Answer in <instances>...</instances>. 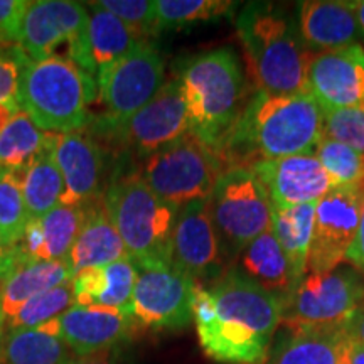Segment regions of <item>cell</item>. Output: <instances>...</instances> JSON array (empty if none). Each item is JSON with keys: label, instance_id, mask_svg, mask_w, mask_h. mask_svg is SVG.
I'll return each mask as SVG.
<instances>
[{"label": "cell", "instance_id": "6da1fadb", "mask_svg": "<svg viewBox=\"0 0 364 364\" xmlns=\"http://www.w3.org/2000/svg\"><path fill=\"white\" fill-rule=\"evenodd\" d=\"M193 321L199 344L223 364H263L282 321L275 295L233 268L215 284L196 287Z\"/></svg>", "mask_w": 364, "mask_h": 364}, {"label": "cell", "instance_id": "7a4b0ae2", "mask_svg": "<svg viewBox=\"0 0 364 364\" xmlns=\"http://www.w3.org/2000/svg\"><path fill=\"white\" fill-rule=\"evenodd\" d=\"M322 110L311 93L268 95L255 91L223 145L226 169L250 167L299 154H311L321 142Z\"/></svg>", "mask_w": 364, "mask_h": 364}, {"label": "cell", "instance_id": "3957f363", "mask_svg": "<svg viewBox=\"0 0 364 364\" xmlns=\"http://www.w3.org/2000/svg\"><path fill=\"white\" fill-rule=\"evenodd\" d=\"M235 24L258 91L307 93V70L314 54L300 38L292 14L280 4L248 2L240 9Z\"/></svg>", "mask_w": 364, "mask_h": 364}, {"label": "cell", "instance_id": "277c9868", "mask_svg": "<svg viewBox=\"0 0 364 364\" xmlns=\"http://www.w3.org/2000/svg\"><path fill=\"white\" fill-rule=\"evenodd\" d=\"M176 80L184 95L191 134L220 156L250 98L238 56L230 48L196 54L181 63Z\"/></svg>", "mask_w": 364, "mask_h": 364}, {"label": "cell", "instance_id": "5b68a950", "mask_svg": "<svg viewBox=\"0 0 364 364\" xmlns=\"http://www.w3.org/2000/svg\"><path fill=\"white\" fill-rule=\"evenodd\" d=\"M98 98L97 80L70 56L29 59L22 71L21 108L44 132L71 134L88 124V108Z\"/></svg>", "mask_w": 364, "mask_h": 364}, {"label": "cell", "instance_id": "8992f818", "mask_svg": "<svg viewBox=\"0 0 364 364\" xmlns=\"http://www.w3.org/2000/svg\"><path fill=\"white\" fill-rule=\"evenodd\" d=\"M103 203L136 267H171L179 208L159 199L136 172L115 177Z\"/></svg>", "mask_w": 364, "mask_h": 364}, {"label": "cell", "instance_id": "52a82bcc", "mask_svg": "<svg viewBox=\"0 0 364 364\" xmlns=\"http://www.w3.org/2000/svg\"><path fill=\"white\" fill-rule=\"evenodd\" d=\"M209 216L226 265L250 241L272 230L273 204L252 169H226L208 198Z\"/></svg>", "mask_w": 364, "mask_h": 364}, {"label": "cell", "instance_id": "ba28073f", "mask_svg": "<svg viewBox=\"0 0 364 364\" xmlns=\"http://www.w3.org/2000/svg\"><path fill=\"white\" fill-rule=\"evenodd\" d=\"M223 172L220 156L189 132L145 157L136 174L159 199L182 208L208 199Z\"/></svg>", "mask_w": 364, "mask_h": 364}, {"label": "cell", "instance_id": "9c48e42d", "mask_svg": "<svg viewBox=\"0 0 364 364\" xmlns=\"http://www.w3.org/2000/svg\"><path fill=\"white\" fill-rule=\"evenodd\" d=\"M364 302V275L341 263L327 273H306L282 300L284 329L348 327Z\"/></svg>", "mask_w": 364, "mask_h": 364}, {"label": "cell", "instance_id": "30bf717a", "mask_svg": "<svg viewBox=\"0 0 364 364\" xmlns=\"http://www.w3.org/2000/svg\"><path fill=\"white\" fill-rule=\"evenodd\" d=\"M98 100L105 117L97 129H112L145 107L166 83V61L150 41L136 44L98 76Z\"/></svg>", "mask_w": 364, "mask_h": 364}, {"label": "cell", "instance_id": "8fae6325", "mask_svg": "<svg viewBox=\"0 0 364 364\" xmlns=\"http://www.w3.org/2000/svg\"><path fill=\"white\" fill-rule=\"evenodd\" d=\"M132 318L139 329H182L193 321L196 282L172 267H136Z\"/></svg>", "mask_w": 364, "mask_h": 364}, {"label": "cell", "instance_id": "7c38bea8", "mask_svg": "<svg viewBox=\"0 0 364 364\" xmlns=\"http://www.w3.org/2000/svg\"><path fill=\"white\" fill-rule=\"evenodd\" d=\"M364 209V188H334L317 201L307 272L327 273L346 262Z\"/></svg>", "mask_w": 364, "mask_h": 364}, {"label": "cell", "instance_id": "4fadbf2b", "mask_svg": "<svg viewBox=\"0 0 364 364\" xmlns=\"http://www.w3.org/2000/svg\"><path fill=\"white\" fill-rule=\"evenodd\" d=\"M140 157H149L167 144L189 134V117L184 95L176 78L162 85L156 97L124 124L100 129Z\"/></svg>", "mask_w": 364, "mask_h": 364}, {"label": "cell", "instance_id": "5bb4252c", "mask_svg": "<svg viewBox=\"0 0 364 364\" xmlns=\"http://www.w3.org/2000/svg\"><path fill=\"white\" fill-rule=\"evenodd\" d=\"M171 267L201 287L215 284L228 272L209 216L208 199L179 208L172 235Z\"/></svg>", "mask_w": 364, "mask_h": 364}, {"label": "cell", "instance_id": "9a60e30c", "mask_svg": "<svg viewBox=\"0 0 364 364\" xmlns=\"http://www.w3.org/2000/svg\"><path fill=\"white\" fill-rule=\"evenodd\" d=\"M88 19L86 4L71 0L29 2L21 24V49L29 59L51 56L61 44H68L70 51L83 41Z\"/></svg>", "mask_w": 364, "mask_h": 364}, {"label": "cell", "instance_id": "2e32d148", "mask_svg": "<svg viewBox=\"0 0 364 364\" xmlns=\"http://www.w3.org/2000/svg\"><path fill=\"white\" fill-rule=\"evenodd\" d=\"M307 93L322 112L364 103V49L361 44L314 54L307 70Z\"/></svg>", "mask_w": 364, "mask_h": 364}, {"label": "cell", "instance_id": "e0dca14e", "mask_svg": "<svg viewBox=\"0 0 364 364\" xmlns=\"http://www.w3.org/2000/svg\"><path fill=\"white\" fill-rule=\"evenodd\" d=\"M63 339L76 356L115 349L139 331L130 316L108 309L75 306L61 317L38 327Z\"/></svg>", "mask_w": 364, "mask_h": 364}, {"label": "cell", "instance_id": "ac0fdd59", "mask_svg": "<svg viewBox=\"0 0 364 364\" xmlns=\"http://www.w3.org/2000/svg\"><path fill=\"white\" fill-rule=\"evenodd\" d=\"M250 169L267 189L273 209L317 203L332 189L329 176L314 152L263 161Z\"/></svg>", "mask_w": 364, "mask_h": 364}, {"label": "cell", "instance_id": "d6986e66", "mask_svg": "<svg viewBox=\"0 0 364 364\" xmlns=\"http://www.w3.org/2000/svg\"><path fill=\"white\" fill-rule=\"evenodd\" d=\"M53 154L65 182L63 206L86 209L102 201L105 159L93 139L80 132L58 135Z\"/></svg>", "mask_w": 364, "mask_h": 364}, {"label": "cell", "instance_id": "ffe728a7", "mask_svg": "<svg viewBox=\"0 0 364 364\" xmlns=\"http://www.w3.org/2000/svg\"><path fill=\"white\" fill-rule=\"evenodd\" d=\"M295 19L312 54L338 51L363 41L351 0H304L297 4Z\"/></svg>", "mask_w": 364, "mask_h": 364}, {"label": "cell", "instance_id": "44dd1931", "mask_svg": "<svg viewBox=\"0 0 364 364\" xmlns=\"http://www.w3.org/2000/svg\"><path fill=\"white\" fill-rule=\"evenodd\" d=\"M90 19L83 41L68 51L73 61L93 80L113 65L117 59L144 43L129 26L103 9L98 2H88ZM98 85V83H97Z\"/></svg>", "mask_w": 364, "mask_h": 364}, {"label": "cell", "instance_id": "7402d4cb", "mask_svg": "<svg viewBox=\"0 0 364 364\" xmlns=\"http://www.w3.org/2000/svg\"><path fill=\"white\" fill-rule=\"evenodd\" d=\"M351 346L346 327L284 329L263 364H344Z\"/></svg>", "mask_w": 364, "mask_h": 364}, {"label": "cell", "instance_id": "603a6c76", "mask_svg": "<svg viewBox=\"0 0 364 364\" xmlns=\"http://www.w3.org/2000/svg\"><path fill=\"white\" fill-rule=\"evenodd\" d=\"M85 220L86 209L59 204L48 215L29 220L24 236L16 247L17 253L22 260H68Z\"/></svg>", "mask_w": 364, "mask_h": 364}, {"label": "cell", "instance_id": "cb8c5ba5", "mask_svg": "<svg viewBox=\"0 0 364 364\" xmlns=\"http://www.w3.org/2000/svg\"><path fill=\"white\" fill-rule=\"evenodd\" d=\"M136 275L139 268L132 258L98 268H86L71 279L75 304L81 307L108 309L132 317Z\"/></svg>", "mask_w": 364, "mask_h": 364}, {"label": "cell", "instance_id": "d4e9b609", "mask_svg": "<svg viewBox=\"0 0 364 364\" xmlns=\"http://www.w3.org/2000/svg\"><path fill=\"white\" fill-rule=\"evenodd\" d=\"M231 268L268 294L275 295L280 302L292 292L299 282L272 230L250 241L238 253Z\"/></svg>", "mask_w": 364, "mask_h": 364}, {"label": "cell", "instance_id": "484cf974", "mask_svg": "<svg viewBox=\"0 0 364 364\" xmlns=\"http://www.w3.org/2000/svg\"><path fill=\"white\" fill-rule=\"evenodd\" d=\"M124 258H130V255L105 209V203L98 201L86 208L83 228L68 257L73 277L86 268L110 265Z\"/></svg>", "mask_w": 364, "mask_h": 364}, {"label": "cell", "instance_id": "4316f807", "mask_svg": "<svg viewBox=\"0 0 364 364\" xmlns=\"http://www.w3.org/2000/svg\"><path fill=\"white\" fill-rule=\"evenodd\" d=\"M71 279L73 272L68 260L21 262L0 287V312H2L4 324L12 316H16L31 299L56 289Z\"/></svg>", "mask_w": 364, "mask_h": 364}, {"label": "cell", "instance_id": "83f0119b", "mask_svg": "<svg viewBox=\"0 0 364 364\" xmlns=\"http://www.w3.org/2000/svg\"><path fill=\"white\" fill-rule=\"evenodd\" d=\"M58 134H48L34 124L26 112H19L0 130V171L21 174L44 152L54 149Z\"/></svg>", "mask_w": 364, "mask_h": 364}, {"label": "cell", "instance_id": "f1b7e54d", "mask_svg": "<svg viewBox=\"0 0 364 364\" xmlns=\"http://www.w3.org/2000/svg\"><path fill=\"white\" fill-rule=\"evenodd\" d=\"M316 208L317 203L300 204V206L287 209H273L272 231L279 240L299 280L307 273Z\"/></svg>", "mask_w": 364, "mask_h": 364}, {"label": "cell", "instance_id": "f546056e", "mask_svg": "<svg viewBox=\"0 0 364 364\" xmlns=\"http://www.w3.org/2000/svg\"><path fill=\"white\" fill-rule=\"evenodd\" d=\"M75 354L63 339L39 329L6 331L0 364H65Z\"/></svg>", "mask_w": 364, "mask_h": 364}, {"label": "cell", "instance_id": "4dcf8cb0", "mask_svg": "<svg viewBox=\"0 0 364 364\" xmlns=\"http://www.w3.org/2000/svg\"><path fill=\"white\" fill-rule=\"evenodd\" d=\"M53 150L54 149L44 152L19 174L22 198H24L29 220L48 215L61 204L65 182L54 161Z\"/></svg>", "mask_w": 364, "mask_h": 364}, {"label": "cell", "instance_id": "1f68e13d", "mask_svg": "<svg viewBox=\"0 0 364 364\" xmlns=\"http://www.w3.org/2000/svg\"><path fill=\"white\" fill-rule=\"evenodd\" d=\"M240 7L231 0H156L157 31L182 29L231 17Z\"/></svg>", "mask_w": 364, "mask_h": 364}, {"label": "cell", "instance_id": "d6a6232c", "mask_svg": "<svg viewBox=\"0 0 364 364\" xmlns=\"http://www.w3.org/2000/svg\"><path fill=\"white\" fill-rule=\"evenodd\" d=\"M314 156L322 164L334 188H364V154L322 136Z\"/></svg>", "mask_w": 364, "mask_h": 364}, {"label": "cell", "instance_id": "836d02e7", "mask_svg": "<svg viewBox=\"0 0 364 364\" xmlns=\"http://www.w3.org/2000/svg\"><path fill=\"white\" fill-rule=\"evenodd\" d=\"M75 295H73L71 280L66 284L48 290V292L31 299L24 307L19 309L16 316L6 322V331L14 329H38L48 324L54 318L61 317L70 309L75 307Z\"/></svg>", "mask_w": 364, "mask_h": 364}, {"label": "cell", "instance_id": "e575fe53", "mask_svg": "<svg viewBox=\"0 0 364 364\" xmlns=\"http://www.w3.org/2000/svg\"><path fill=\"white\" fill-rule=\"evenodd\" d=\"M29 223L21 177L17 172L0 171V233L7 247L16 248Z\"/></svg>", "mask_w": 364, "mask_h": 364}, {"label": "cell", "instance_id": "d590c367", "mask_svg": "<svg viewBox=\"0 0 364 364\" xmlns=\"http://www.w3.org/2000/svg\"><path fill=\"white\" fill-rule=\"evenodd\" d=\"M322 132L326 139L364 154V103L343 110L322 112Z\"/></svg>", "mask_w": 364, "mask_h": 364}, {"label": "cell", "instance_id": "8d00e7d4", "mask_svg": "<svg viewBox=\"0 0 364 364\" xmlns=\"http://www.w3.org/2000/svg\"><path fill=\"white\" fill-rule=\"evenodd\" d=\"M100 6L129 26L140 39L157 36L156 2L152 0H100Z\"/></svg>", "mask_w": 364, "mask_h": 364}, {"label": "cell", "instance_id": "74e56055", "mask_svg": "<svg viewBox=\"0 0 364 364\" xmlns=\"http://www.w3.org/2000/svg\"><path fill=\"white\" fill-rule=\"evenodd\" d=\"M27 61L19 44L0 48V105L21 108V81Z\"/></svg>", "mask_w": 364, "mask_h": 364}, {"label": "cell", "instance_id": "f35d334b", "mask_svg": "<svg viewBox=\"0 0 364 364\" xmlns=\"http://www.w3.org/2000/svg\"><path fill=\"white\" fill-rule=\"evenodd\" d=\"M27 0H0V48L19 44L21 24Z\"/></svg>", "mask_w": 364, "mask_h": 364}, {"label": "cell", "instance_id": "ab89813d", "mask_svg": "<svg viewBox=\"0 0 364 364\" xmlns=\"http://www.w3.org/2000/svg\"><path fill=\"white\" fill-rule=\"evenodd\" d=\"M21 262H24L21 258V255L17 253L16 248L7 247L6 241L0 233V285L6 282V279L14 272V268L19 265Z\"/></svg>", "mask_w": 364, "mask_h": 364}, {"label": "cell", "instance_id": "60d3db41", "mask_svg": "<svg viewBox=\"0 0 364 364\" xmlns=\"http://www.w3.org/2000/svg\"><path fill=\"white\" fill-rule=\"evenodd\" d=\"M346 262L364 275V209L361 215V223H359L356 240H354L353 247L349 248V252L346 253Z\"/></svg>", "mask_w": 364, "mask_h": 364}, {"label": "cell", "instance_id": "b9f144b4", "mask_svg": "<svg viewBox=\"0 0 364 364\" xmlns=\"http://www.w3.org/2000/svg\"><path fill=\"white\" fill-rule=\"evenodd\" d=\"M65 364H118V348L105 349V351L85 354V356H73Z\"/></svg>", "mask_w": 364, "mask_h": 364}, {"label": "cell", "instance_id": "7bdbcfd3", "mask_svg": "<svg viewBox=\"0 0 364 364\" xmlns=\"http://www.w3.org/2000/svg\"><path fill=\"white\" fill-rule=\"evenodd\" d=\"M346 329H348V334L353 343L364 344V302L363 306L359 307V311L354 314V317L351 318V322H349Z\"/></svg>", "mask_w": 364, "mask_h": 364}, {"label": "cell", "instance_id": "ee69618b", "mask_svg": "<svg viewBox=\"0 0 364 364\" xmlns=\"http://www.w3.org/2000/svg\"><path fill=\"white\" fill-rule=\"evenodd\" d=\"M349 364H364V344L353 343L349 353Z\"/></svg>", "mask_w": 364, "mask_h": 364}, {"label": "cell", "instance_id": "f6af8a7d", "mask_svg": "<svg viewBox=\"0 0 364 364\" xmlns=\"http://www.w3.org/2000/svg\"><path fill=\"white\" fill-rule=\"evenodd\" d=\"M351 6H353L354 14H356L359 29H361L363 41H364V0H353Z\"/></svg>", "mask_w": 364, "mask_h": 364}, {"label": "cell", "instance_id": "bcb514c9", "mask_svg": "<svg viewBox=\"0 0 364 364\" xmlns=\"http://www.w3.org/2000/svg\"><path fill=\"white\" fill-rule=\"evenodd\" d=\"M4 334H6V324H4V321H0V351H2V341H4Z\"/></svg>", "mask_w": 364, "mask_h": 364}, {"label": "cell", "instance_id": "7dc6e473", "mask_svg": "<svg viewBox=\"0 0 364 364\" xmlns=\"http://www.w3.org/2000/svg\"><path fill=\"white\" fill-rule=\"evenodd\" d=\"M0 287H2V285H0ZM0 321H4V318H2V312H0Z\"/></svg>", "mask_w": 364, "mask_h": 364}, {"label": "cell", "instance_id": "c3c4849f", "mask_svg": "<svg viewBox=\"0 0 364 364\" xmlns=\"http://www.w3.org/2000/svg\"><path fill=\"white\" fill-rule=\"evenodd\" d=\"M344 364H349V359H348V361H346V363H344Z\"/></svg>", "mask_w": 364, "mask_h": 364}]
</instances>
